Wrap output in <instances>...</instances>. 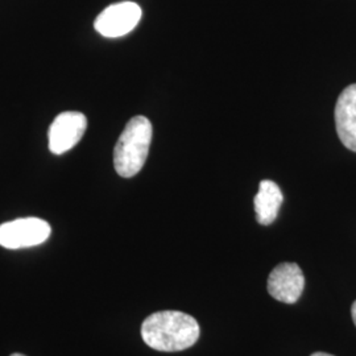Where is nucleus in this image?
Wrapping results in <instances>:
<instances>
[{"instance_id":"f257e3e1","label":"nucleus","mask_w":356,"mask_h":356,"mask_svg":"<svg viewBox=\"0 0 356 356\" xmlns=\"http://www.w3.org/2000/svg\"><path fill=\"white\" fill-rule=\"evenodd\" d=\"M200 332V325L195 318L175 310L153 313L141 325L144 343L161 353L189 348L198 341Z\"/></svg>"},{"instance_id":"f03ea898","label":"nucleus","mask_w":356,"mask_h":356,"mask_svg":"<svg viewBox=\"0 0 356 356\" xmlns=\"http://www.w3.org/2000/svg\"><path fill=\"white\" fill-rule=\"evenodd\" d=\"M152 124L145 116H135L127 123L114 149V166L120 177L136 176L149 152Z\"/></svg>"},{"instance_id":"7ed1b4c3","label":"nucleus","mask_w":356,"mask_h":356,"mask_svg":"<svg viewBox=\"0 0 356 356\" xmlns=\"http://www.w3.org/2000/svg\"><path fill=\"white\" fill-rule=\"evenodd\" d=\"M51 225L40 218H22L0 225V245L20 250L40 245L51 236Z\"/></svg>"},{"instance_id":"20e7f679","label":"nucleus","mask_w":356,"mask_h":356,"mask_svg":"<svg viewBox=\"0 0 356 356\" xmlns=\"http://www.w3.org/2000/svg\"><path fill=\"white\" fill-rule=\"evenodd\" d=\"M141 19V8L134 1H122L108 6L99 13L94 26L104 38H122L135 29Z\"/></svg>"},{"instance_id":"39448f33","label":"nucleus","mask_w":356,"mask_h":356,"mask_svg":"<svg viewBox=\"0 0 356 356\" xmlns=\"http://www.w3.org/2000/svg\"><path fill=\"white\" fill-rule=\"evenodd\" d=\"M88 127V119L82 113L66 111L58 115L49 127V149L54 154H63L76 147Z\"/></svg>"},{"instance_id":"423d86ee","label":"nucleus","mask_w":356,"mask_h":356,"mask_svg":"<svg viewBox=\"0 0 356 356\" xmlns=\"http://www.w3.org/2000/svg\"><path fill=\"white\" fill-rule=\"evenodd\" d=\"M305 288V277L296 263H282L268 277V292L284 304H296Z\"/></svg>"},{"instance_id":"0eeeda50","label":"nucleus","mask_w":356,"mask_h":356,"mask_svg":"<svg viewBox=\"0 0 356 356\" xmlns=\"http://www.w3.org/2000/svg\"><path fill=\"white\" fill-rule=\"evenodd\" d=\"M335 126L344 147L356 152V83L346 88L338 98Z\"/></svg>"},{"instance_id":"6e6552de","label":"nucleus","mask_w":356,"mask_h":356,"mask_svg":"<svg viewBox=\"0 0 356 356\" xmlns=\"http://www.w3.org/2000/svg\"><path fill=\"white\" fill-rule=\"evenodd\" d=\"M284 201L280 188L269 179H264L259 185V191L254 197V211L257 222L263 226L272 225L279 216Z\"/></svg>"},{"instance_id":"1a4fd4ad","label":"nucleus","mask_w":356,"mask_h":356,"mask_svg":"<svg viewBox=\"0 0 356 356\" xmlns=\"http://www.w3.org/2000/svg\"><path fill=\"white\" fill-rule=\"evenodd\" d=\"M351 314H353V321H354L356 326V301L353 304V307H351Z\"/></svg>"},{"instance_id":"9d476101","label":"nucleus","mask_w":356,"mask_h":356,"mask_svg":"<svg viewBox=\"0 0 356 356\" xmlns=\"http://www.w3.org/2000/svg\"><path fill=\"white\" fill-rule=\"evenodd\" d=\"M312 356H334L330 355V354H326V353H316V354H313Z\"/></svg>"},{"instance_id":"9b49d317","label":"nucleus","mask_w":356,"mask_h":356,"mask_svg":"<svg viewBox=\"0 0 356 356\" xmlns=\"http://www.w3.org/2000/svg\"><path fill=\"white\" fill-rule=\"evenodd\" d=\"M11 356H26V355H23V354H13V355Z\"/></svg>"}]
</instances>
